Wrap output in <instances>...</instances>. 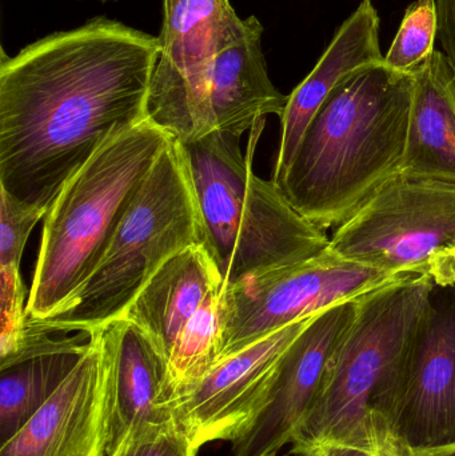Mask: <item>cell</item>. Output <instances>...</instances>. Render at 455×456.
Wrapping results in <instances>:
<instances>
[{
    "instance_id": "obj_1",
    "label": "cell",
    "mask_w": 455,
    "mask_h": 456,
    "mask_svg": "<svg viewBox=\"0 0 455 456\" xmlns=\"http://www.w3.org/2000/svg\"><path fill=\"white\" fill-rule=\"evenodd\" d=\"M159 50V37L103 16L2 50L0 189L48 211L112 135L147 119Z\"/></svg>"
},
{
    "instance_id": "obj_2",
    "label": "cell",
    "mask_w": 455,
    "mask_h": 456,
    "mask_svg": "<svg viewBox=\"0 0 455 456\" xmlns=\"http://www.w3.org/2000/svg\"><path fill=\"white\" fill-rule=\"evenodd\" d=\"M411 94V72L385 61L337 85L278 186L298 213L321 230L339 226L401 173Z\"/></svg>"
},
{
    "instance_id": "obj_3",
    "label": "cell",
    "mask_w": 455,
    "mask_h": 456,
    "mask_svg": "<svg viewBox=\"0 0 455 456\" xmlns=\"http://www.w3.org/2000/svg\"><path fill=\"white\" fill-rule=\"evenodd\" d=\"M435 289L427 279L409 278L358 297L320 394L294 431L291 454L326 444L386 454L401 378Z\"/></svg>"
},
{
    "instance_id": "obj_4",
    "label": "cell",
    "mask_w": 455,
    "mask_h": 456,
    "mask_svg": "<svg viewBox=\"0 0 455 456\" xmlns=\"http://www.w3.org/2000/svg\"><path fill=\"white\" fill-rule=\"evenodd\" d=\"M264 120L250 131L248 152L240 138L214 131L186 147L205 227L224 287L248 276L306 262L329 248L325 230L305 218L280 187L253 170Z\"/></svg>"
},
{
    "instance_id": "obj_5",
    "label": "cell",
    "mask_w": 455,
    "mask_h": 456,
    "mask_svg": "<svg viewBox=\"0 0 455 456\" xmlns=\"http://www.w3.org/2000/svg\"><path fill=\"white\" fill-rule=\"evenodd\" d=\"M205 241L189 154L173 138L158 157L93 273L47 318L27 322L48 334H90L122 318L171 256Z\"/></svg>"
},
{
    "instance_id": "obj_6",
    "label": "cell",
    "mask_w": 455,
    "mask_h": 456,
    "mask_svg": "<svg viewBox=\"0 0 455 456\" xmlns=\"http://www.w3.org/2000/svg\"><path fill=\"white\" fill-rule=\"evenodd\" d=\"M173 138L151 120H142L112 135L64 184L45 216L28 321L47 318L93 273Z\"/></svg>"
},
{
    "instance_id": "obj_7",
    "label": "cell",
    "mask_w": 455,
    "mask_h": 456,
    "mask_svg": "<svg viewBox=\"0 0 455 456\" xmlns=\"http://www.w3.org/2000/svg\"><path fill=\"white\" fill-rule=\"evenodd\" d=\"M329 249L398 278L455 286V181L398 174L339 224Z\"/></svg>"
},
{
    "instance_id": "obj_8",
    "label": "cell",
    "mask_w": 455,
    "mask_h": 456,
    "mask_svg": "<svg viewBox=\"0 0 455 456\" xmlns=\"http://www.w3.org/2000/svg\"><path fill=\"white\" fill-rule=\"evenodd\" d=\"M159 55L147 98V119L183 146L216 131L211 106L214 64L245 34L230 0H163Z\"/></svg>"
},
{
    "instance_id": "obj_9",
    "label": "cell",
    "mask_w": 455,
    "mask_h": 456,
    "mask_svg": "<svg viewBox=\"0 0 455 456\" xmlns=\"http://www.w3.org/2000/svg\"><path fill=\"white\" fill-rule=\"evenodd\" d=\"M402 279L409 278L342 259L329 248L306 262L248 276L222 289L221 361L288 324Z\"/></svg>"
},
{
    "instance_id": "obj_10",
    "label": "cell",
    "mask_w": 455,
    "mask_h": 456,
    "mask_svg": "<svg viewBox=\"0 0 455 456\" xmlns=\"http://www.w3.org/2000/svg\"><path fill=\"white\" fill-rule=\"evenodd\" d=\"M357 299L313 316L286 348L256 415L232 442V456H266L290 444L320 394L331 356L354 321Z\"/></svg>"
},
{
    "instance_id": "obj_11",
    "label": "cell",
    "mask_w": 455,
    "mask_h": 456,
    "mask_svg": "<svg viewBox=\"0 0 455 456\" xmlns=\"http://www.w3.org/2000/svg\"><path fill=\"white\" fill-rule=\"evenodd\" d=\"M112 350L109 324L88 334L79 363L0 456H107Z\"/></svg>"
},
{
    "instance_id": "obj_12",
    "label": "cell",
    "mask_w": 455,
    "mask_h": 456,
    "mask_svg": "<svg viewBox=\"0 0 455 456\" xmlns=\"http://www.w3.org/2000/svg\"><path fill=\"white\" fill-rule=\"evenodd\" d=\"M312 318L288 324L222 359L205 377L174 395V420L195 449L211 442H232L240 436L256 415L278 359Z\"/></svg>"
},
{
    "instance_id": "obj_13",
    "label": "cell",
    "mask_w": 455,
    "mask_h": 456,
    "mask_svg": "<svg viewBox=\"0 0 455 456\" xmlns=\"http://www.w3.org/2000/svg\"><path fill=\"white\" fill-rule=\"evenodd\" d=\"M455 444V300L435 303L409 354L390 418V444Z\"/></svg>"
},
{
    "instance_id": "obj_14",
    "label": "cell",
    "mask_w": 455,
    "mask_h": 456,
    "mask_svg": "<svg viewBox=\"0 0 455 456\" xmlns=\"http://www.w3.org/2000/svg\"><path fill=\"white\" fill-rule=\"evenodd\" d=\"M379 28L381 19L373 2L362 0L337 29L313 71L288 95L280 117L282 135L272 179L277 186L285 179L313 118L337 85L361 67L384 63Z\"/></svg>"
},
{
    "instance_id": "obj_15",
    "label": "cell",
    "mask_w": 455,
    "mask_h": 456,
    "mask_svg": "<svg viewBox=\"0 0 455 456\" xmlns=\"http://www.w3.org/2000/svg\"><path fill=\"white\" fill-rule=\"evenodd\" d=\"M109 329L112 367L107 456H111L136 428L162 425L174 417L165 356L125 319L110 322Z\"/></svg>"
},
{
    "instance_id": "obj_16",
    "label": "cell",
    "mask_w": 455,
    "mask_h": 456,
    "mask_svg": "<svg viewBox=\"0 0 455 456\" xmlns=\"http://www.w3.org/2000/svg\"><path fill=\"white\" fill-rule=\"evenodd\" d=\"M221 271L206 243L171 256L136 295L122 319L135 326L168 361L176 338L214 292Z\"/></svg>"
},
{
    "instance_id": "obj_17",
    "label": "cell",
    "mask_w": 455,
    "mask_h": 456,
    "mask_svg": "<svg viewBox=\"0 0 455 456\" xmlns=\"http://www.w3.org/2000/svg\"><path fill=\"white\" fill-rule=\"evenodd\" d=\"M245 20L243 37L216 56L211 82L216 130L238 138L269 115L282 117L288 101L270 79L262 50L264 26L256 16Z\"/></svg>"
},
{
    "instance_id": "obj_18",
    "label": "cell",
    "mask_w": 455,
    "mask_h": 456,
    "mask_svg": "<svg viewBox=\"0 0 455 456\" xmlns=\"http://www.w3.org/2000/svg\"><path fill=\"white\" fill-rule=\"evenodd\" d=\"M410 119L401 173L455 181V72L435 53L411 71Z\"/></svg>"
},
{
    "instance_id": "obj_19",
    "label": "cell",
    "mask_w": 455,
    "mask_h": 456,
    "mask_svg": "<svg viewBox=\"0 0 455 456\" xmlns=\"http://www.w3.org/2000/svg\"><path fill=\"white\" fill-rule=\"evenodd\" d=\"M82 338H64L53 350L0 369L2 446L45 406L79 363L88 346Z\"/></svg>"
},
{
    "instance_id": "obj_20",
    "label": "cell",
    "mask_w": 455,
    "mask_h": 456,
    "mask_svg": "<svg viewBox=\"0 0 455 456\" xmlns=\"http://www.w3.org/2000/svg\"><path fill=\"white\" fill-rule=\"evenodd\" d=\"M0 192V345H15L27 326L29 291L20 275L21 255L29 233L47 210Z\"/></svg>"
},
{
    "instance_id": "obj_21",
    "label": "cell",
    "mask_w": 455,
    "mask_h": 456,
    "mask_svg": "<svg viewBox=\"0 0 455 456\" xmlns=\"http://www.w3.org/2000/svg\"><path fill=\"white\" fill-rule=\"evenodd\" d=\"M221 292L208 297L174 343L167 361L173 398L178 391L205 377L221 361L224 338Z\"/></svg>"
},
{
    "instance_id": "obj_22",
    "label": "cell",
    "mask_w": 455,
    "mask_h": 456,
    "mask_svg": "<svg viewBox=\"0 0 455 456\" xmlns=\"http://www.w3.org/2000/svg\"><path fill=\"white\" fill-rule=\"evenodd\" d=\"M437 37V0H416L406 8L385 64L395 71H413L435 53Z\"/></svg>"
},
{
    "instance_id": "obj_23",
    "label": "cell",
    "mask_w": 455,
    "mask_h": 456,
    "mask_svg": "<svg viewBox=\"0 0 455 456\" xmlns=\"http://www.w3.org/2000/svg\"><path fill=\"white\" fill-rule=\"evenodd\" d=\"M197 452L189 436L171 419L136 428L111 456H197Z\"/></svg>"
},
{
    "instance_id": "obj_24",
    "label": "cell",
    "mask_w": 455,
    "mask_h": 456,
    "mask_svg": "<svg viewBox=\"0 0 455 456\" xmlns=\"http://www.w3.org/2000/svg\"><path fill=\"white\" fill-rule=\"evenodd\" d=\"M438 39L455 72V0H437Z\"/></svg>"
},
{
    "instance_id": "obj_25",
    "label": "cell",
    "mask_w": 455,
    "mask_h": 456,
    "mask_svg": "<svg viewBox=\"0 0 455 456\" xmlns=\"http://www.w3.org/2000/svg\"><path fill=\"white\" fill-rule=\"evenodd\" d=\"M297 456H379L361 447L347 446V444H326L305 450Z\"/></svg>"
},
{
    "instance_id": "obj_26",
    "label": "cell",
    "mask_w": 455,
    "mask_h": 456,
    "mask_svg": "<svg viewBox=\"0 0 455 456\" xmlns=\"http://www.w3.org/2000/svg\"><path fill=\"white\" fill-rule=\"evenodd\" d=\"M385 456H455V444L438 449L411 450L401 444H392Z\"/></svg>"
},
{
    "instance_id": "obj_27",
    "label": "cell",
    "mask_w": 455,
    "mask_h": 456,
    "mask_svg": "<svg viewBox=\"0 0 455 456\" xmlns=\"http://www.w3.org/2000/svg\"><path fill=\"white\" fill-rule=\"evenodd\" d=\"M266 456H277V452H272V454H269V455H266Z\"/></svg>"
},
{
    "instance_id": "obj_28",
    "label": "cell",
    "mask_w": 455,
    "mask_h": 456,
    "mask_svg": "<svg viewBox=\"0 0 455 456\" xmlns=\"http://www.w3.org/2000/svg\"><path fill=\"white\" fill-rule=\"evenodd\" d=\"M102 2H106V0H102Z\"/></svg>"
}]
</instances>
